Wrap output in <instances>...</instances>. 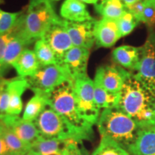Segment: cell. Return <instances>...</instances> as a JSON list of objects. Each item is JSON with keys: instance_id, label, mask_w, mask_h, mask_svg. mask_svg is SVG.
<instances>
[{"instance_id": "6da1fadb", "label": "cell", "mask_w": 155, "mask_h": 155, "mask_svg": "<svg viewBox=\"0 0 155 155\" xmlns=\"http://www.w3.org/2000/svg\"><path fill=\"white\" fill-rule=\"evenodd\" d=\"M154 103V95L130 72L120 92L117 107L145 127L155 125Z\"/></svg>"}, {"instance_id": "7a4b0ae2", "label": "cell", "mask_w": 155, "mask_h": 155, "mask_svg": "<svg viewBox=\"0 0 155 155\" xmlns=\"http://www.w3.org/2000/svg\"><path fill=\"white\" fill-rule=\"evenodd\" d=\"M96 124L101 137L111 139L127 151L137 141L141 128L118 107L103 110Z\"/></svg>"}, {"instance_id": "3957f363", "label": "cell", "mask_w": 155, "mask_h": 155, "mask_svg": "<svg viewBox=\"0 0 155 155\" xmlns=\"http://www.w3.org/2000/svg\"><path fill=\"white\" fill-rule=\"evenodd\" d=\"M48 105L75 127L84 139H89L93 134V125L81 116L75 99L73 83H63L47 94Z\"/></svg>"}, {"instance_id": "277c9868", "label": "cell", "mask_w": 155, "mask_h": 155, "mask_svg": "<svg viewBox=\"0 0 155 155\" xmlns=\"http://www.w3.org/2000/svg\"><path fill=\"white\" fill-rule=\"evenodd\" d=\"M52 0H30L25 15V33L35 42L53 23L61 20Z\"/></svg>"}, {"instance_id": "5b68a950", "label": "cell", "mask_w": 155, "mask_h": 155, "mask_svg": "<svg viewBox=\"0 0 155 155\" xmlns=\"http://www.w3.org/2000/svg\"><path fill=\"white\" fill-rule=\"evenodd\" d=\"M33 122L42 138L60 140L74 139L80 142L84 139L75 127L49 105Z\"/></svg>"}, {"instance_id": "8992f818", "label": "cell", "mask_w": 155, "mask_h": 155, "mask_svg": "<svg viewBox=\"0 0 155 155\" xmlns=\"http://www.w3.org/2000/svg\"><path fill=\"white\" fill-rule=\"evenodd\" d=\"M75 99L79 111L85 120L94 126L97 124L101 109L97 106L94 95V83L88 75L73 81Z\"/></svg>"}, {"instance_id": "52a82bcc", "label": "cell", "mask_w": 155, "mask_h": 155, "mask_svg": "<svg viewBox=\"0 0 155 155\" xmlns=\"http://www.w3.org/2000/svg\"><path fill=\"white\" fill-rule=\"evenodd\" d=\"M26 79L32 91L46 94L67 81L73 82L65 68L58 63L40 67L32 76Z\"/></svg>"}, {"instance_id": "ba28073f", "label": "cell", "mask_w": 155, "mask_h": 155, "mask_svg": "<svg viewBox=\"0 0 155 155\" xmlns=\"http://www.w3.org/2000/svg\"><path fill=\"white\" fill-rule=\"evenodd\" d=\"M138 67L132 73L137 80L155 96V32H151L144 45Z\"/></svg>"}, {"instance_id": "9c48e42d", "label": "cell", "mask_w": 155, "mask_h": 155, "mask_svg": "<svg viewBox=\"0 0 155 155\" xmlns=\"http://www.w3.org/2000/svg\"><path fill=\"white\" fill-rule=\"evenodd\" d=\"M42 38L53 50L58 64L61 63L65 54L73 47L72 40L64 24L63 19L53 23Z\"/></svg>"}, {"instance_id": "30bf717a", "label": "cell", "mask_w": 155, "mask_h": 155, "mask_svg": "<svg viewBox=\"0 0 155 155\" xmlns=\"http://www.w3.org/2000/svg\"><path fill=\"white\" fill-rule=\"evenodd\" d=\"M129 73L130 71L116 64L108 65L101 66L96 70L94 79L98 81L108 91L120 94Z\"/></svg>"}, {"instance_id": "8fae6325", "label": "cell", "mask_w": 155, "mask_h": 155, "mask_svg": "<svg viewBox=\"0 0 155 155\" xmlns=\"http://www.w3.org/2000/svg\"><path fill=\"white\" fill-rule=\"evenodd\" d=\"M96 19L92 18L84 22H69L64 19L71 40L75 47L90 50L95 44V25Z\"/></svg>"}, {"instance_id": "7c38bea8", "label": "cell", "mask_w": 155, "mask_h": 155, "mask_svg": "<svg viewBox=\"0 0 155 155\" xmlns=\"http://www.w3.org/2000/svg\"><path fill=\"white\" fill-rule=\"evenodd\" d=\"M90 56V50L86 48H71L63 56L61 65L65 68L73 82L78 78L87 74V65Z\"/></svg>"}, {"instance_id": "4fadbf2b", "label": "cell", "mask_w": 155, "mask_h": 155, "mask_svg": "<svg viewBox=\"0 0 155 155\" xmlns=\"http://www.w3.org/2000/svg\"><path fill=\"white\" fill-rule=\"evenodd\" d=\"M0 121L30 148L31 145L41 137L33 121H26L19 116L7 115Z\"/></svg>"}, {"instance_id": "5bb4252c", "label": "cell", "mask_w": 155, "mask_h": 155, "mask_svg": "<svg viewBox=\"0 0 155 155\" xmlns=\"http://www.w3.org/2000/svg\"><path fill=\"white\" fill-rule=\"evenodd\" d=\"M94 34L98 48H111L121 38L117 20L106 18L96 21Z\"/></svg>"}, {"instance_id": "9a60e30c", "label": "cell", "mask_w": 155, "mask_h": 155, "mask_svg": "<svg viewBox=\"0 0 155 155\" xmlns=\"http://www.w3.org/2000/svg\"><path fill=\"white\" fill-rule=\"evenodd\" d=\"M29 84L26 78L17 76L7 81V90L9 93V106L7 115L19 116L22 113L23 104L22 97Z\"/></svg>"}, {"instance_id": "2e32d148", "label": "cell", "mask_w": 155, "mask_h": 155, "mask_svg": "<svg viewBox=\"0 0 155 155\" xmlns=\"http://www.w3.org/2000/svg\"><path fill=\"white\" fill-rule=\"evenodd\" d=\"M141 54V47L121 45L114 50L112 58L116 65L133 73L138 67Z\"/></svg>"}, {"instance_id": "e0dca14e", "label": "cell", "mask_w": 155, "mask_h": 155, "mask_svg": "<svg viewBox=\"0 0 155 155\" xmlns=\"http://www.w3.org/2000/svg\"><path fill=\"white\" fill-rule=\"evenodd\" d=\"M128 152L131 155H155V125L141 127L138 138Z\"/></svg>"}, {"instance_id": "ac0fdd59", "label": "cell", "mask_w": 155, "mask_h": 155, "mask_svg": "<svg viewBox=\"0 0 155 155\" xmlns=\"http://www.w3.org/2000/svg\"><path fill=\"white\" fill-rule=\"evenodd\" d=\"M60 15L69 22H84L93 18L86 5L79 0H65L61 5Z\"/></svg>"}, {"instance_id": "d6986e66", "label": "cell", "mask_w": 155, "mask_h": 155, "mask_svg": "<svg viewBox=\"0 0 155 155\" xmlns=\"http://www.w3.org/2000/svg\"><path fill=\"white\" fill-rule=\"evenodd\" d=\"M12 67L16 71L17 76L28 78L38 71L40 65L34 50L27 48L21 53Z\"/></svg>"}, {"instance_id": "ffe728a7", "label": "cell", "mask_w": 155, "mask_h": 155, "mask_svg": "<svg viewBox=\"0 0 155 155\" xmlns=\"http://www.w3.org/2000/svg\"><path fill=\"white\" fill-rule=\"evenodd\" d=\"M68 140L40 137L31 145L30 152L37 155H63Z\"/></svg>"}, {"instance_id": "44dd1931", "label": "cell", "mask_w": 155, "mask_h": 155, "mask_svg": "<svg viewBox=\"0 0 155 155\" xmlns=\"http://www.w3.org/2000/svg\"><path fill=\"white\" fill-rule=\"evenodd\" d=\"M34 96L25 106L22 119L26 121H34L48 106L47 94L41 92H34Z\"/></svg>"}, {"instance_id": "7402d4cb", "label": "cell", "mask_w": 155, "mask_h": 155, "mask_svg": "<svg viewBox=\"0 0 155 155\" xmlns=\"http://www.w3.org/2000/svg\"><path fill=\"white\" fill-rule=\"evenodd\" d=\"M97 12L102 18L118 20L127 11L122 0H103L95 5Z\"/></svg>"}, {"instance_id": "603a6c76", "label": "cell", "mask_w": 155, "mask_h": 155, "mask_svg": "<svg viewBox=\"0 0 155 155\" xmlns=\"http://www.w3.org/2000/svg\"><path fill=\"white\" fill-rule=\"evenodd\" d=\"M95 100L100 109L117 107L120 94H114L106 90L98 81L94 80Z\"/></svg>"}, {"instance_id": "cb8c5ba5", "label": "cell", "mask_w": 155, "mask_h": 155, "mask_svg": "<svg viewBox=\"0 0 155 155\" xmlns=\"http://www.w3.org/2000/svg\"><path fill=\"white\" fill-rule=\"evenodd\" d=\"M3 123V122H2ZM1 133L7 143L12 155H27L30 152V148L25 144L11 129L3 124Z\"/></svg>"}, {"instance_id": "d4e9b609", "label": "cell", "mask_w": 155, "mask_h": 155, "mask_svg": "<svg viewBox=\"0 0 155 155\" xmlns=\"http://www.w3.org/2000/svg\"><path fill=\"white\" fill-rule=\"evenodd\" d=\"M34 52L40 67L58 64V59L53 50L42 38L39 39L35 42Z\"/></svg>"}, {"instance_id": "484cf974", "label": "cell", "mask_w": 155, "mask_h": 155, "mask_svg": "<svg viewBox=\"0 0 155 155\" xmlns=\"http://www.w3.org/2000/svg\"><path fill=\"white\" fill-rule=\"evenodd\" d=\"M91 155H131L127 150L116 141L101 137L98 146Z\"/></svg>"}, {"instance_id": "4316f807", "label": "cell", "mask_w": 155, "mask_h": 155, "mask_svg": "<svg viewBox=\"0 0 155 155\" xmlns=\"http://www.w3.org/2000/svg\"><path fill=\"white\" fill-rule=\"evenodd\" d=\"M22 12H8L0 9V35L10 32L17 24L19 17Z\"/></svg>"}, {"instance_id": "83f0119b", "label": "cell", "mask_w": 155, "mask_h": 155, "mask_svg": "<svg viewBox=\"0 0 155 155\" xmlns=\"http://www.w3.org/2000/svg\"><path fill=\"white\" fill-rule=\"evenodd\" d=\"M117 23L121 38L131 33L139 24L134 15L127 10L118 19Z\"/></svg>"}, {"instance_id": "f1b7e54d", "label": "cell", "mask_w": 155, "mask_h": 155, "mask_svg": "<svg viewBox=\"0 0 155 155\" xmlns=\"http://www.w3.org/2000/svg\"><path fill=\"white\" fill-rule=\"evenodd\" d=\"M144 7L143 11L142 22L151 32L155 29V0L144 1Z\"/></svg>"}, {"instance_id": "f546056e", "label": "cell", "mask_w": 155, "mask_h": 155, "mask_svg": "<svg viewBox=\"0 0 155 155\" xmlns=\"http://www.w3.org/2000/svg\"><path fill=\"white\" fill-rule=\"evenodd\" d=\"M7 81H5L0 86V120L7 116L9 106V93L7 90Z\"/></svg>"}, {"instance_id": "4dcf8cb0", "label": "cell", "mask_w": 155, "mask_h": 155, "mask_svg": "<svg viewBox=\"0 0 155 155\" xmlns=\"http://www.w3.org/2000/svg\"><path fill=\"white\" fill-rule=\"evenodd\" d=\"M13 36H14V29L9 33L0 35V78H3L4 75L5 74L2 66V61L5 48L7 47V43L10 41Z\"/></svg>"}, {"instance_id": "1f68e13d", "label": "cell", "mask_w": 155, "mask_h": 155, "mask_svg": "<svg viewBox=\"0 0 155 155\" xmlns=\"http://www.w3.org/2000/svg\"><path fill=\"white\" fill-rule=\"evenodd\" d=\"M144 2L143 0H139L133 5H131L129 7H126L127 11L131 12L134 15L138 22H142V17H143V11H144Z\"/></svg>"}, {"instance_id": "d6a6232c", "label": "cell", "mask_w": 155, "mask_h": 155, "mask_svg": "<svg viewBox=\"0 0 155 155\" xmlns=\"http://www.w3.org/2000/svg\"><path fill=\"white\" fill-rule=\"evenodd\" d=\"M79 142L74 139H68L63 155H86L79 147Z\"/></svg>"}, {"instance_id": "836d02e7", "label": "cell", "mask_w": 155, "mask_h": 155, "mask_svg": "<svg viewBox=\"0 0 155 155\" xmlns=\"http://www.w3.org/2000/svg\"><path fill=\"white\" fill-rule=\"evenodd\" d=\"M2 127L0 129V155H12L10 151L9 150V147L1 133Z\"/></svg>"}, {"instance_id": "e575fe53", "label": "cell", "mask_w": 155, "mask_h": 155, "mask_svg": "<svg viewBox=\"0 0 155 155\" xmlns=\"http://www.w3.org/2000/svg\"><path fill=\"white\" fill-rule=\"evenodd\" d=\"M138 1H139V0H122V2H123V3L124 4L126 7L133 5V4H134L135 2H137Z\"/></svg>"}, {"instance_id": "d590c367", "label": "cell", "mask_w": 155, "mask_h": 155, "mask_svg": "<svg viewBox=\"0 0 155 155\" xmlns=\"http://www.w3.org/2000/svg\"><path fill=\"white\" fill-rule=\"evenodd\" d=\"M81 2L83 3H86V4H92V5H96L97 3L98 2L99 0H79Z\"/></svg>"}, {"instance_id": "8d00e7d4", "label": "cell", "mask_w": 155, "mask_h": 155, "mask_svg": "<svg viewBox=\"0 0 155 155\" xmlns=\"http://www.w3.org/2000/svg\"><path fill=\"white\" fill-rule=\"evenodd\" d=\"M5 79L4 78H0V86L2 85V83L5 82Z\"/></svg>"}, {"instance_id": "74e56055", "label": "cell", "mask_w": 155, "mask_h": 155, "mask_svg": "<svg viewBox=\"0 0 155 155\" xmlns=\"http://www.w3.org/2000/svg\"><path fill=\"white\" fill-rule=\"evenodd\" d=\"M27 155H35V154H34V153H32V152H29V153H28V154H27Z\"/></svg>"}, {"instance_id": "f35d334b", "label": "cell", "mask_w": 155, "mask_h": 155, "mask_svg": "<svg viewBox=\"0 0 155 155\" xmlns=\"http://www.w3.org/2000/svg\"><path fill=\"white\" fill-rule=\"evenodd\" d=\"M2 124H3L2 121H0V129H1V127H2Z\"/></svg>"}, {"instance_id": "ab89813d", "label": "cell", "mask_w": 155, "mask_h": 155, "mask_svg": "<svg viewBox=\"0 0 155 155\" xmlns=\"http://www.w3.org/2000/svg\"><path fill=\"white\" fill-rule=\"evenodd\" d=\"M154 120H155V103H154Z\"/></svg>"}, {"instance_id": "60d3db41", "label": "cell", "mask_w": 155, "mask_h": 155, "mask_svg": "<svg viewBox=\"0 0 155 155\" xmlns=\"http://www.w3.org/2000/svg\"><path fill=\"white\" fill-rule=\"evenodd\" d=\"M143 1H147V0H143Z\"/></svg>"}, {"instance_id": "b9f144b4", "label": "cell", "mask_w": 155, "mask_h": 155, "mask_svg": "<svg viewBox=\"0 0 155 155\" xmlns=\"http://www.w3.org/2000/svg\"><path fill=\"white\" fill-rule=\"evenodd\" d=\"M99 1H103V0H99ZM99 1H98V2H99Z\"/></svg>"}, {"instance_id": "7bdbcfd3", "label": "cell", "mask_w": 155, "mask_h": 155, "mask_svg": "<svg viewBox=\"0 0 155 155\" xmlns=\"http://www.w3.org/2000/svg\"><path fill=\"white\" fill-rule=\"evenodd\" d=\"M0 2H1V1H0Z\"/></svg>"}, {"instance_id": "ee69618b", "label": "cell", "mask_w": 155, "mask_h": 155, "mask_svg": "<svg viewBox=\"0 0 155 155\" xmlns=\"http://www.w3.org/2000/svg\"><path fill=\"white\" fill-rule=\"evenodd\" d=\"M35 155H37V154H35Z\"/></svg>"}]
</instances>
